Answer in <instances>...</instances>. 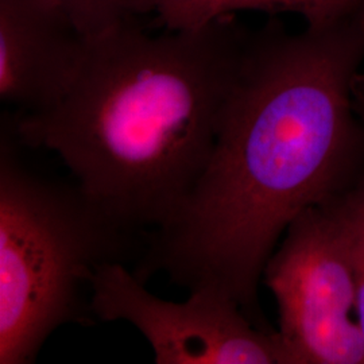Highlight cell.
Listing matches in <instances>:
<instances>
[{
	"mask_svg": "<svg viewBox=\"0 0 364 364\" xmlns=\"http://www.w3.org/2000/svg\"><path fill=\"white\" fill-rule=\"evenodd\" d=\"M96 321H126L149 341L156 364H284L275 329L257 326L216 287L173 302L156 297L123 263H105L91 279Z\"/></svg>",
	"mask_w": 364,
	"mask_h": 364,
	"instance_id": "5",
	"label": "cell"
},
{
	"mask_svg": "<svg viewBox=\"0 0 364 364\" xmlns=\"http://www.w3.org/2000/svg\"><path fill=\"white\" fill-rule=\"evenodd\" d=\"M87 38H96L131 18L141 16L135 0H58Z\"/></svg>",
	"mask_w": 364,
	"mask_h": 364,
	"instance_id": "9",
	"label": "cell"
},
{
	"mask_svg": "<svg viewBox=\"0 0 364 364\" xmlns=\"http://www.w3.org/2000/svg\"><path fill=\"white\" fill-rule=\"evenodd\" d=\"M329 205L351 258L364 333V169Z\"/></svg>",
	"mask_w": 364,
	"mask_h": 364,
	"instance_id": "8",
	"label": "cell"
},
{
	"mask_svg": "<svg viewBox=\"0 0 364 364\" xmlns=\"http://www.w3.org/2000/svg\"><path fill=\"white\" fill-rule=\"evenodd\" d=\"M353 99H355V107H356V111L359 114V117H362V120L364 122V78L363 73H360L358 78H356V82H355V87H353Z\"/></svg>",
	"mask_w": 364,
	"mask_h": 364,
	"instance_id": "10",
	"label": "cell"
},
{
	"mask_svg": "<svg viewBox=\"0 0 364 364\" xmlns=\"http://www.w3.org/2000/svg\"><path fill=\"white\" fill-rule=\"evenodd\" d=\"M364 61V7L289 33L248 31L201 177L168 223L149 232L132 270L189 291L216 287L264 326L258 287L299 213L341 195L362 173L364 122L353 87Z\"/></svg>",
	"mask_w": 364,
	"mask_h": 364,
	"instance_id": "1",
	"label": "cell"
},
{
	"mask_svg": "<svg viewBox=\"0 0 364 364\" xmlns=\"http://www.w3.org/2000/svg\"><path fill=\"white\" fill-rule=\"evenodd\" d=\"M0 134V364L34 363L68 324L92 326L91 279L105 263L144 255L150 231L115 220L76 183L28 169Z\"/></svg>",
	"mask_w": 364,
	"mask_h": 364,
	"instance_id": "3",
	"label": "cell"
},
{
	"mask_svg": "<svg viewBox=\"0 0 364 364\" xmlns=\"http://www.w3.org/2000/svg\"><path fill=\"white\" fill-rule=\"evenodd\" d=\"M247 36L235 14L161 36L131 18L88 38L77 77L54 108L7 111L1 122L21 146L57 154L115 220L153 231L208 164Z\"/></svg>",
	"mask_w": 364,
	"mask_h": 364,
	"instance_id": "2",
	"label": "cell"
},
{
	"mask_svg": "<svg viewBox=\"0 0 364 364\" xmlns=\"http://www.w3.org/2000/svg\"><path fill=\"white\" fill-rule=\"evenodd\" d=\"M284 236L262 275L284 364H364L356 279L329 203L305 209Z\"/></svg>",
	"mask_w": 364,
	"mask_h": 364,
	"instance_id": "4",
	"label": "cell"
},
{
	"mask_svg": "<svg viewBox=\"0 0 364 364\" xmlns=\"http://www.w3.org/2000/svg\"><path fill=\"white\" fill-rule=\"evenodd\" d=\"M363 77H364V75H363Z\"/></svg>",
	"mask_w": 364,
	"mask_h": 364,
	"instance_id": "11",
	"label": "cell"
},
{
	"mask_svg": "<svg viewBox=\"0 0 364 364\" xmlns=\"http://www.w3.org/2000/svg\"><path fill=\"white\" fill-rule=\"evenodd\" d=\"M88 38L58 0H0V100L21 115L50 111L73 85Z\"/></svg>",
	"mask_w": 364,
	"mask_h": 364,
	"instance_id": "6",
	"label": "cell"
},
{
	"mask_svg": "<svg viewBox=\"0 0 364 364\" xmlns=\"http://www.w3.org/2000/svg\"><path fill=\"white\" fill-rule=\"evenodd\" d=\"M135 4L141 15L156 14V26L177 31L243 10L299 14L306 26H321L359 11L364 0H135Z\"/></svg>",
	"mask_w": 364,
	"mask_h": 364,
	"instance_id": "7",
	"label": "cell"
}]
</instances>
